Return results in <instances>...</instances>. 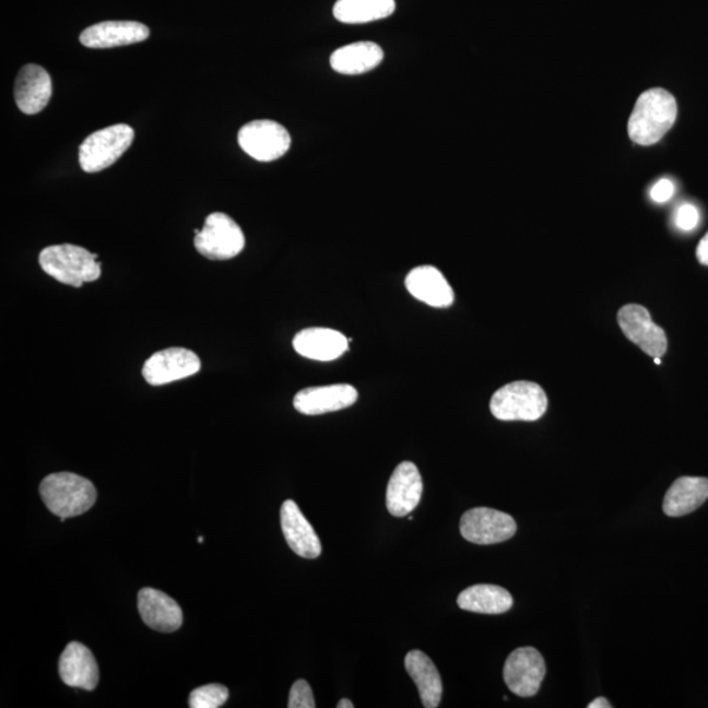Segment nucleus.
I'll use <instances>...</instances> for the list:
<instances>
[{"label":"nucleus","mask_w":708,"mask_h":708,"mask_svg":"<svg viewBox=\"0 0 708 708\" xmlns=\"http://www.w3.org/2000/svg\"><path fill=\"white\" fill-rule=\"evenodd\" d=\"M228 688L220 684H210L196 688L190 693L189 707L192 708H219L226 704Z\"/></svg>","instance_id":"26"},{"label":"nucleus","mask_w":708,"mask_h":708,"mask_svg":"<svg viewBox=\"0 0 708 708\" xmlns=\"http://www.w3.org/2000/svg\"><path fill=\"white\" fill-rule=\"evenodd\" d=\"M39 267L61 284L81 287L85 282L101 279L102 264L97 255L74 245L50 246L38 256Z\"/></svg>","instance_id":"3"},{"label":"nucleus","mask_w":708,"mask_h":708,"mask_svg":"<svg viewBox=\"0 0 708 708\" xmlns=\"http://www.w3.org/2000/svg\"><path fill=\"white\" fill-rule=\"evenodd\" d=\"M588 708H612V705L609 704L606 698L600 697L588 705Z\"/></svg>","instance_id":"31"},{"label":"nucleus","mask_w":708,"mask_h":708,"mask_svg":"<svg viewBox=\"0 0 708 708\" xmlns=\"http://www.w3.org/2000/svg\"><path fill=\"white\" fill-rule=\"evenodd\" d=\"M281 528L285 540L295 554L306 559H317L321 543L311 523L306 520L298 505L286 500L281 507Z\"/></svg>","instance_id":"16"},{"label":"nucleus","mask_w":708,"mask_h":708,"mask_svg":"<svg viewBox=\"0 0 708 708\" xmlns=\"http://www.w3.org/2000/svg\"><path fill=\"white\" fill-rule=\"evenodd\" d=\"M423 496V477L415 463L405 461L393 470L386 492L390 515L404 517L415 510Z\"/></svg>","instance_id":"13"},{"label":"nucleus","mask_w":708,"mask_h":708,"mask_svg":"<svg viewBox=\"0 0 708 708\" xmlns=\"http://www.w3.org/2000/svg\"><path fill=\"white\" fill-rule=\"evenodd\" d=\"M674 193V184L669 179H661L656 182L651 189V199L658 203H664L672 199Z\"/></svg>","instance_id":"29"},{"label":"nucleus","mask_w":708,"mask_h":708,"mask_svg":"<svg viewBox=\"0 0 708 708\" xmlns=\"http://www.w3.org/2000/svg\"><path fill=\"white\" fill-rule=\"evenodd\" d=\"M58 671L66 685L88 692L94 691L101 677L95 656L78 641L64 648Z\"/></svg>","instance_id":"17"},{"label":"nucleus","mask_w":708,"mask_h":708,"mask_svg":"<svg viewBox=\"0 0 708 708\" xmlns=\"http://www.w3.org/2000/svg\"><path fill=\"white\" fill-rule=\"evenodd\" d=\"M134 140V130L127 123H116L85 138L79 148V163L84 173L95 174L114 166Z\"/></svg>","instance_id":"5"},{"label":"nucleus","mask_w":708,"mask_h":708,"mask_svg":"<svg viewBox=\"0 0 708 708\" xmlns=\"http://www.w3.org/2000/svg\"><path fill=\"white\" fill-rule=\"evenodd\" d=\"M404 666L418 688L423 706L426 708L438 707L442 698V681L429 656L418 649H413L406 653Z\"/></svg>","instance_id":"21"},{"label":"nucleus","mask_w":708,"mask_h":708,"mask_svg":"<svg viewBox=\"0 0 708 708\" xmlns=\"http://www.w3.org/2000/svg\"><path fill=\"white\" fill-rule=\"evenodd\" d=\"M654 364L660 365L661 364V358L660 357H654Z\"/></svg>","instance_id":"33"},{"label":"nucleus","mask_w":708,"mask_h":708,"mask_svg":"<svg viewBox=\"0 0 708 708\" xmlns=\"http://www.w3.org/2000/svg\"><path fill=\"white\" fill-rule=\"evenodd\" d=\"M315 699L310 685L305 680L294 682L288 695V708H315Z\"/></svg>","instance_id":"27"},{"label":"nucleus","mask_w":708,"mask_h":708,"mask_svg":"<svg viewBox=\"0 0 708 708\" xmlns=\"http://www.w3.org/2000/svg\"><path fill=\"white\" fill-rule=\"evenodd\" d=\"M699 222V212L698 209L692 205V203H684L675 213V225L678 228L684 229V232H692L697 227Z\"/></svg>","instance_id":"28"},{"label":"nucleus","mask_w":708,"mask_h":708,"mask_svg":"<svg viewBox=\"0 0 708 708\" xmlns=\"http://www.w3.org/2000/svg\"><path fill=\"white\" fill-rule=\"evenodd\" d=\"M150 36L146 25L137 22H104L88 26L81 43L90 49H109L144 42Z\"/></svg>","instance_id":"19"},{"label":"nucleus","mask_w":708,"mask_h":708,"mask_svg":"<svg viewBox=\"0 0 708 708\" xmlns=\"http://www.w3.org/2000/svg\"><path fill=\"white\" fill-rule=\"evenodd\" d=\"M618 323L625 337L651 357H661L668 350L665 331L653 323L651 314L640 305L623 306Z\"/></svg>","instance_id":"11"},{"label":"nucleus","mask_w":708,"mask_h":708,"mask_svg":"<svg viewBox=\"0 0 708 708\" xmlns=\"http://www.w3.org/2000/svg\"><path fill=\"white\" fill-rule=\"evenodd\" d=\"M358 392L352 385L339 384L308 387L294 397V409L302 415L317 416L347 409L357 402Z\"/></svg>","instance_id":"12"},{"label":"nucleus","mask_w":708,"mask_h":708,"mask_svg":"<svg viewBox=\"0 0 708 708\" xmlns=\"http://www.w3.org/2000/svg\"><path fill=\"white\" fill-rule=\"evenodd\" d=\"M138 610L146 625L156 632L174 633L182 625V610L174 599L154 588L138 593Z\"/></svg>","instance_id":"15"},{"label":"nucleus","mask_w":708,"mask_h":708,"mask_svg":"<svg viewBox=\"0 0 708 708\" xmlns=\"http://www.w3.org/2000/svg\"><path fill=\"white\" fill-rule=\"evenodd\" d=\"M677 118V102L664 88H651L636 101L627 130L633 142L640 146H651L660 142L673 127Z\"/></svg>","instance_id":"1"},{"label":"nucleus","mask_w":708,"mask_h":708,"mask_svg":"<svg viewBox=\"0 0 708 708\" xmlns=\"http://www.w3.org/2000/svg\"><path fill=\"white\" fill-rule=\"evenodd\" d=\"M458 606L465 612L479 614H503L514 606V597L507 589L491 583H479L464 589L457 599Z\"/></svg>","instance_id":"24"},{"label":"nucleus","mask_w":708,"mask_h":708,"mask_svg":"<svg viewBox=\"0 0 708 708\" xmlns=\"http://www.w3.org/2000/svg\"><path fill=\"white\" fill-rule=\"evenodd\" d=\"M396 0H338L333 16L344 24H366L392 15Z\"/></svg>","instance_id":"25"},{"label":"nucleus","mask_w":708,"mask_h":708,"mask_svg":"<svg viewBox=\"0 0 708 708\" xmlns=\"http://www.w3.org/2000/svg\"><path fill=\"white\" fill-rule=\"evenodd\" d=\"M240 226L225 213L210 214L202 229H196L194 247L210 260H229L245 248Z\"/></svg>","instance_id":"6"},{"label":"nucleus","mask_w":708,"mask_h":708,"mask_svg":"<svg viewBox=\"0 0 708 708\" xmlns=\"http://www.w3.org/2000/svg\"><path fill=\"white\" fill-rule=\"evenodd\" d=\"M405 287L412 297L430 307L446 308L455 302V292L448 280L432 266L413 268L405 278Z\"/></svg>","instance_id":"20"},{"label":"nucleus","mask_w":708,"mask_h":708,"mask_svg":"<svg viewBox=\"0 0 708 708\" xmlns=\"http://www.w3.org/2000/svg\"><path fill=\"white\" fill-rule=\"evenodd\" d=\"M338 708H354V705L350 699H341L338 704Z\"/></svg>","instance_id":"32"},{"label":"nucleus","mask_w":708,"mask_h":708,"mask_svg":"<svg viewBox=\"0 0 708 708\" xmlns=\"http://www.w3.org/2000/svg\"><path fill=\"white\" fill-rule=\"evenodd\" d=\"M350 341L343 333L331 328L312 327L295 334L293 346L302 357L328 363L343 356L350 347Z\"/></svg>","instance_id":"14"},{"label":"nucleus","mask_w":708,"mask_h":708,"mask_svg":"<svg viewBox=\"0 0 708 708\" xmlns=\"http://www.w3.org/2000/svg\"><path fill=\"white\" fill-rule=\"evenodd\" d=\"M697 258L701 266L708 267V233L699 241L697 248Z\"/></svg>","instance_id":"30"},{"label":"nucleus","mask_w":708,"mask_h":708,"mask_svg":"<svg viewBox=\"0 0 708 708\" xmlns=\"http://www.w3.org/2000/svg\"><path fill=\"white\" fill-rule=\"evenodd\" d=\"M239 146L258 162H273L284 156L292 146V137L281 123L255 120L239 130Z\"/></svg>","instance_id":"7"},{"label":"nucleus","mask_w":708,"mask_h":708,"mask_svg":"<svg viewBox=\"0 0 708 708\" xmlns=\"http://www.w3.org/2000/svg\"><path fill=\"white\" fill-rule=\"evenodd\" d=\"M52 92L48 71L37 64H26L15 82V102L25 115H36L49 104Z\"/></svg>","instance_id":"18"},{"label":"nucleus","mask_w":708,"mask_h":708,"mask_svg":"<svg viewBox=\"0 0 708 708\" xmlns=\"http://www.w3.org/2000/svg\"><path fill=\"white\" fill-rule=\"evenodd\" d=\"M201 369L199 356L186 347L156 352L143 365L142 376L151 386H163L194 376Z\"/></svg>","instance_id":"10"},{"label":"nucleus","mask_w":708,"mask_h":708,"mask_svg":"<svg viewBox=\"0 0 708 708\" xmlns=\"http://www.w3.org/2000/svg\"><path fill=\"white\" fill-rule=\"evenodd\" d=\"M546 392L540 385L518 380L498 389L491 399L492 415L502 422H536L547 411Z\"/></svg>","instance_id":"4"},{"label":"nucleus","mask_w":708,"mask_h":708,"mask_svg":"<svg viewBox=\"0 0 708 708\" xmlns=\"http://www.w3.org/2000/svg\"><path fill=\"white\" fill-rule=\"evenodd\" d=\"M546 675L543 656L533 647L517 648L504 665V681L518 697H533Z\"/></svg>","instance_id":"8"},{"label":"nucleus","mask_w":708,"mask_h":708,"mask_svg":"<svg viewBox=\"0 0 708 708\" xmlns=\"http://www.w3.org/2000/svg\"><path fill=\"white\" fill-rule=\"evenodd\" d=\"M459 530L465 541L475 544H495L510 540L516 534L515 518L504 511L491 508H474L465 511Z\"/></svg>","instance_id":"9"},{"label":"nucleus","mask_w":708,"mask_h":708,"mask_svg":"<svg viewBox=\"0 0 708 708\" xmlns=\"http://www.w3.org/2000/svg\"><path fill=\"white\" fill-rule=\"evenodd\" d=\"M385 52L376 43L361 42L341 46L332 52L330 62L339 74L359 75L384 61Z\"/></svg>","instance_id":"22"},{"label":"nucleus","mask_w":708,"mask_h":708,"mask_svg":"<svg viewBox=\"0 0 708 708\" xmlns=\"http://www.w3.org/2000/svg\"><path fill=\"white\" fill-rule=\"evenodd\" d=\"M199 542H200V543L203 542V538H202V536L199 538Z\"/></svg>","instance_id":"34"},{"label":"nucleus","mask_w":708,"mask_h":708,"mask_svg":"<svg viewBox=\"0 0 708 708\" xmlns=\"http://www.w3.org/2000/svg\"><path fill=\"white\" fill-rule=\"evenodd\" d=\"M39 494L52 515L59 518L76 517L94 507L95 485L72 472H56L39 484Z\"/></svg>","instance_id":"2"},{"label":"nucleus","mask_w":708,"mask_h":708,"mask_svg":"<svg viewBox=\"0 0 708 708\" xmlns=\"http://www.w3.org/2000/svg\"><path fill=\"white\" fill-rule=\"evenodd\" d=\"M707 498V477L682 476L668 489L662 509L669 517L686 516L700 508Z\"/></svg>","instance_id":"23"}]
</instances>
